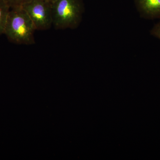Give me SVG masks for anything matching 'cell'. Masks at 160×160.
<instances>
[{
  "instance_id": "cell-5",
  "label": "cell",
  "mask_w": 160,
  "mask_h": 160,
  "mask_svg": "<svg viewBox=\"0 0 160 160\" xmlns=\"http://www.w3.org/2000/svg\"><path fill=\"white\" fill-rule=\"evenodd\" d=\"M10 8L3 0H0V36L4 34Z\"/></svg>"
},
{
  "instance_id": "cell-7",
  "label": "cell",
  "mask_w": 160,
  "mask_h": 160,
  "mask_svg": "<svg viewBox=\"0 0 160 160\" xmlns=\"http://www.w3.org/2000/svg\"><path fill=\"white\" fill-rule=\"evenodd\" d=\"M151 34L160 40V21L152 29Z\"/></svg>"
},
{
  "instance_id": "cell-6",
  "label": "cell",
  "mask_w": 160,
  "mask_h": 160,
  "mask_svg": "<svg viewBox=\"0 0 160 160\" xmlns=\"http://www.w3.org/2000/svg\"><path fill=\"white\" fill-rule=\"evenodd\" d=\"M10 9L22 7L30 0H3Z\"/></svg>"
},
{
  "instance_id": "cell-3",
  "label": "cell",
  "mask_w": 160,
  "mask_h": 160,
  "mask_svg": "<svg viewBox=\"0 0 160 160\" xmlns=\"http://www.w3.org/2000/svg\"><path fill=\"white\" fill-rule=\"evenodd\" d=\"M22 7L36 30H48L52 26L51 3L43 0H30Z\"/></svg>"
},
{
  "instance_id": "cell-8",
  "label": "cell",
  "mask_w": 160,
  "mask_h": 160,
  "mask_svg": "<svg viewBox=\"0 0 160 160\" xmlns=\"http://www.w3.org/2000/svg\"><path fill=\"white\" fill-rule=\"evenodd\" d=\"M43 1H46V2L52 4V3L54 2L55 1H56L57 0H43Z\"/></svg>"
},
{
  "instance_id": "cell-2",
  "label": "cell",
  "mask_w": 160,
  "mask_h": 160,
  "mask_svg": "<svg viewBox=\"0 0 160 160\" xmlns=\"http://www.w3.org/2000/svg\"><path fill=\"white\" fill-rule=\"evenodd\" d=\"M52 26L57 29H77L82 19V0H57L51 4Z\"/></svg>"
},
{
  "instance_id": "cell-1",
  "label": "cell",
  "mask_w": 160,
  "mask_h": 160,
  "mask_svg": "<svg viewBox=\"0 0 160 160\" xmlns=\"http://www.w3.org/2000/svg\"><path fill=\"white\" fill-rule=\"evenodd\" d=\"M35 30L32 21L22 7L10 9L4 34L9 42L17 45H33Z\"/></svg>"
},
{
  "instance_id": "cell-4",
  "label": "cell",
  "mask_w": 160,
  "mask_h": 160,
  "mask_svg": "<svg viewBox=\"0 0 160 160\" xmlns=\"http://www.w3.org/2000/svg\"><path fill=\"white\" fill-rule=\"evenodd\" d=\"M134 3L142 18L160 19V0H134Z\"/></svg>"
}]
</instances>
